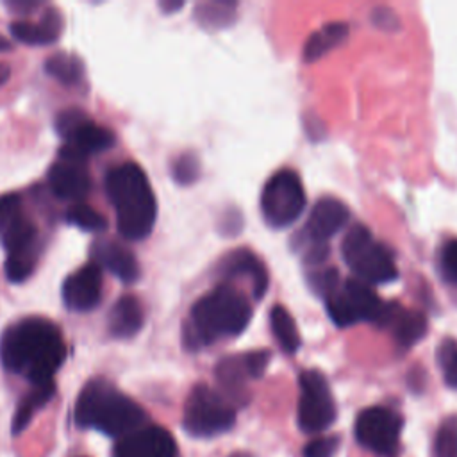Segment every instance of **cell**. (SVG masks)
Here are the masks:
<instances>
[{"mask_svg": "<svg viewBox=\"0 0 457 457\" xmlns=\"http://www.w3.org/2000/svg\"><path fill=\"white\" fill-rule=\"evenodd\" d=\"M61 328L43 316H27L11 323L0 336V361L11 373L32 386L52 382L66 359Z\"/></svg>", "mask_w": 457, "mask_h": 457, "instance_id": "1", "label": "cell"}, {"mask_svg": "<svg viewBox=\"0 0 457 457\" xmlns=\"http://www.w3.org/2000/svg\"><path fill=\"white\" fill-rule=\"evenodd\" d=\"M105 191L116 214L118 232L129 241L145 239L157 218V202L146 173L136 162L114 166L105 177Z\"/></svg>", "mask_w": 457, "mask_h": 457, "instance_id": "2", "label": "cell"}, {"mask_svg": "<svg viewBox=\"0 0 457 457\" xmlns=\"http://www.w3.org/2000/svg\"><path fill=\"white\" fill-rule=\"evenodd\" d=\"M250 320L252 307L246 296L228 284H220L191 307L184 341L191 348L211 345L220 337L241 334Z\"/></svg>", "mask_w": 457, "mask_h": 457, "instance_id": "3", "label": "cell"}, {"mask_svg": "<svg viewBox=\"0 0 457 457\" xmlns=\"http://www.w3.org/2000/svg\"><path fill=\"white\" fill-rule=\"evenodd\" d=\"M73 420L80 428H95L107 436L123 437L143 427L145 411L105 378L89 380L77 402Z\"/></svg>", "mask_w": 457, "mask_h": 457, "instance_id": "4", "label": "cell"}, {"mask_svg": "<svg viewBox=\"0 0 457 457\" xmlns=\"http://www.w3.org/2000/svg\"><path fill=\"white\" fill-rule=\"evenodd\" d=\"M0 243L7 250L5 277L16 284L27 280L37 264L41 241L18 193L0 196Z\"/></svg>", "mask_w": 457, "mask_h": 457, "instance_id": "5", "label": "cell"}, {"mask_svg": "<svg viewBox=\"0 0 457 457\" xmlns=\"http://www.w3.org/2000/svg\"><path fill=\"white\" fill-rule=\"evenodd\" d=\"M325 298L330 320L337 327H348L357 321H371L378 327H389L398 311V303H386L373 287L359 278L337 284Z\"/></svg>", "mask_w": 457, "mask_h": 457, "instance_id": "6", "label": "cell"}, {"mask_svg": "<svg viewBox=\"0 0 457 457\" xmlns=\"http://www.w3.org/2000/svg\"><path fill=\"white\" fill-rule=\"evenodd\" d=\"M341 253L346 266L366 284H386L398 277L391 250L377 241L364 225H353L346 232Z\"/></svg>", "mask_w": 457, "mask_h": 457, "instance_id": "7", "label": "cell"}, {"mask_svg": "<svg viewBox=\"0 0 457 457\" xmlns=\"http://www.w3.org/2000/svg\"><path fill=\"white\" fill-rule=\"evenodd\" d=\"M55 132L64 139L59 157L86 162L91 154H98L114 146V134L95 123L82 109L70 107L57 114Z\"/></svg>", "mask_w": 457, "mask_h": 457, "instance_id": "8", "label": "cell"}, {"mask_svg": "<svg viewBox=\"0 0 457 457\" xmlns=\"http://www.w3.org/2000/svg\"><path fill=\"white\" fill-rule=\"evenodd\" d=\"M234 421V405L221 393L205 384H198L191 389L182 418L187 434L195 437H212L227 432Z\"/></svg>", "mask_w": 457, "mask_h": 457, "instance_id": "9", "label": "cell"}, {"mask_svg": "<svg viewBox=\"0 0 457 457\" xmlns=\"http://www.w3.org/2000/svg\"><path fill=\"white\" fill-rule=\"evenodd\" d=\"M305 209V189L291 170L273 173L262 187L261 211L270 227L284 228L300 218Z\"/></svg>", "mask_w": 457, "mask_h": 457, "instance_id": "10", "label": "cell"}, {"mask_svg": "<svg viewBox=\"0 0 457 457\" xmlns=\"http://www.w3.org/2000/svg\"><path fill=\"white\" fill-rule=\"evenodd\" d=\"M336 418V403L327 378L316 371L307 370L300 375V400H298V425L305 434H320L332 425Z\"/></svg>", "mask_w": 457, "mask_h": 457, "instance_id": "11", "label": "cell"}, {"mask_svg": "<svg viewBox=\"0 0 457 457\" xmlns=\"http://www.w3.org/2000/svg\"><path fill=\"white\" fill-rule=\"evenodd\" d=\"M403 420L387 407H368L355 420V437L370 452L393 457L398 448Z\"/></svg>", "mask_w": 457, "mask_h": 457, "instance_id": "12", "label": "cell"}, {"mask_svg": "<svg viewBox=\"0 0 457 457\" xmlns=\"http://www.w3.org/2000/svg\"><path fill=\"white\" fill-rule=\"evenodd\" d=\"M112 457H177V443L162 427H141L118 439Z\"/></svg>", "mask_w": 457, "mask_h": 457, "instance_id": "13", "label": "cell"}, {"mask_svg": "<svg viewBox=\"0 0 457 457\" xmlns=\"http://www.w3.org/2000/svg\"><path fill=\"white\" fill-rule=\"evenodd\" d=\"M102 296V270L93 261L71 273L62 284L64 305L71 311H91Z\"/></svg>", "mask_w": 457, "mask_h": 457, "instance_id": "14", "label": "cell"}, {"mask_svg": "<svg viewBox=\"0 0 457 457\" xmlns=\"http://www.w3.org/2000/svg\"><path fill=\"white\" fill-rule=\"evenodd\" d=\"M350 220V209L337 198H321L312 207L305 223V234L312 245H327L325 241L337 234Z\"/></svg>", "mask_w": 457, "mask_h": 457, "instance_id": "15", "label": "cell"}, {"mask_svg": "<svg viewBox=\"0 0 457 457\" xmlns=\"http://www.w3.org/2000/svg\"><path fill=\"white\" fill-rule=\"evenodd\" d=\"M48 186L61 200H80L91 189V177L84 162L59 157L48 170Z\"/></svg>", "mask_w": 457, "mask_h": 457, "instance_id": "16", "label": "cell"}, {"mask_svg": "<svg viewBox=\"0 0 457 457\" xmlns=\"http://www.w3.org/2000/svg\"><path fill=\"white\" fill-rule=\"evenodd\" d=\"M93 262L107 268L121 282L132 284L139 278V264L134 253L114 241H95L91 246Z\"/></svg>", "mask_w": 457, "mask_h": 457, "instance_id": "17", "label": "cell"}, {"mask_svg": "<svg viewBox=\"0 0 457 457\" xmlns=\"http://www.w3.org/2000/svg\"><path fill=\"white\" fill-rule=\"evenodd\" d=\"M62 32V16L57 9H46L39 21L18 20L11 23V34L25 45H50Z\"/></svg>", "mask_w": 457, "mask_h": 457, "instance_id": "18", "label": "cell"}, {"mask_svg": "<svg viewBox=\"0 0 457 457\" xmlns=\"http://www.w3.org/2000/svg\"><path fill=\"white\" fill-rule=\"evenodd\" d=\"M220 273L223 277H246L252 280L255 298H261L268 289V273L262 262L248 250H236L230 252L221 266Z\"/></svg>", "mask_w": 457, "mask_h": 457, "instance_id": "19", "label": "cell"}, {"mask_svg": "<svg viewBox=\"0 0 457 457\" xmlns=\"http://www.w3.org/2000/svg\"><path fill=\"white\" fill-rule=\"evenodd\" d=\"M145 321L143 307L134 295H123L109 311V330L116 337H132L136 336Z\"/></svg>", "mask_w": 457, "mask_h": 457, "instance_id": "20", "label": "cell"}, {"mask_svg": "<svg viewBox=\"0 0 457 457\" xmlns=\"http://www.w3.org/2000/svg\"><path fill=\"white\" fill-rule=\"evenodd\" d=\"M55 393V384L54 380L52 382H45V384H37L34 386L23 398L21 402L18 403L16 407V412L12 416V434H21L27 425L30 423V420L34 418V414L50 402V398L54 396Z\"/></svg>", "mask_w": 457, "mask_h": 457, "instance_id": "21", "label": "cell"}, {"mask_svg": "<svg viewBox=\"0 0 457 457\" xmlns=\"http://www.w3.org/2000/svg\"><path fill=\"white\" fill-rule=\"evenodd\" d=\"M348 34V25L343 21H332L312 32L303 45V59L316 61L334 46H337Z\"/></svg>", "mask_w": 457, "mask_h": 457, "instance_id": "22", "label": "cell"}, {"mask_svg": "<svg viewBox=\"0 0 457 457\" xmlns=\"http://www.w3.org/2000/svg\"><path fill=\"white\" fill-rule=\"evenodd\" d=\"M389 327L393 328L395 339L400 345L411 346L427 334V318L420 311L398 307V311H396L395 318L391 320Z\"/></svg>", "mask_w": 457, "mask_h": 457, "instance_id": "23", "label": "cell"}, {"mask_svg": "<svg viewBox=\"0 0 457 457\" xmlns=\"http://www.w3.org/2000/svg\"><path fill=\"white\" fill-rule=\"evenodd\" d=\"M248 377L243 355L225 357L216 366V378L232 400L245 398V382Z\"/></svg>", "mask_w": 457, "mask_h": 457, "instance_id": "24", "label": "cell"}, {"mask_svg": "<svg viewBox=\"0 0 457 457\" xmlns=\"http://www.w3.org/2000/svg\"><path fill=\"white\" fill-rule=\"evenodd\" d=\"M271 332L286 353H295L300 346V334L296 323L284 305H275L270 312Z\"/></svg>", "mask_w": 457, "mask_h": 457, "instance_id": "25", "label": "cell"}, {"mask_svg": "<svg viewBox=\"0 0 457 457\" xmlns=\"http://www.w3.org/2000/svg\"><path fill=\"white\" fill-rule=\"evenodd\" d=\"M45 71L52 79H55V80H59L66 86H71V84H77L82 79L84 64L77 55L59 52V54H54L52 57L46 59Z\"/></svg>", "mask_w": 457, "mask_h": 457, "instance_id": "26", "label": "cell"}, {"mask_svg": "<svg viewBox=\"0 0 457 457\" xmlns=\"http://www.w3.org/2000/svg\"><path fill=\"white\" fill-rule=\"evenodd\" d=\"M66 221L89 232H102L107 228V220L96 209L87 204L77 202L66 212Z\"/></svg>", "mask_w": 457, "mask_h": 457, "instance_id": "27", "label": "cell"}, {"mask_svg": "<svg viewBox=\"0 0 457 457\" xmlns=\"http://www.w3.org/2000/svg\"><path fill=\"white\" fill-rule=\"evenodd\" d=\"M437 457H457V416L446 418L436 434Z\"/></svg>", "mask_w": 457, "mask_h": 457, "instance_id": "28", "label": "cell"}, {"mask_svg": "<svg viewBox=\"0 0 457 457\" xmlns=\"http://www.w3.org/2000/svg\"><path fill=\"white\" fill-rule=\"evenodd\" d=\"M437 359L443 368L445 382L452 387H457V341H443V345L437 350Z\"/></svg>", "mask_w": 457, "mask_h": 457, "instance_id": "29", "label": "cell"}, {"mask_svg": "<svg viewBox=\"0 0 457 457\" xmlns=\"http://www.w3.org/2000/svg\"><path fill=\"white\" fill-rule=\"evenodd\" d=\"M439 270L448 284L457 286V239H450L439 252Z\"/></svg>", "mask_w": 457, "mask_h": 457, "instance_id": "30", "label": "cell"}, {"mask_svg": "<svg viewBox=\"0 0 457 457\" xmlns=\"http://www.w3.org/2000/svg\"><path fill=\"white\" fill-rule=\"evenodd\" d=\"M339 446V439L334 436H320L303 446V457H332Z\"/></svg>", "mask_w": 457, "mask_h": 457, "instance_id": "31", "label": "cell"}, {"mask_svg": "<svg viewBox=\"0 0 457 457\" xmlns=\"http://www.w3.org/2000/svg\"><path fill=\"white\" fill-rule=\"evenodd\" d=\"M234 9L232 2H211V4H204L198 7V18L207 25L212 20H216L218 23H223V18L230 14V11Z\"/></svg>", "mask_w": 457, "mask_h": 457, "instance_id": "32", "label": "cell"}, {"mask_svg": "<svg viewBox=\"0 0 457 457\" xmlns=\"http://www.w3.org/2000/svg\"><path fill=\"white\" fill-rule=\"evenodd\" d=\"M270 355L271 353L268 350H253V352L243 353V361H245L250 378H259L264 373V370L270 362Z\"/></svg>", "mask_w": 457, "mask_h": 457, "instance_id": "33", "label": "cell"}, {"mask_svg": "<svg viewBox=\"0 0 457 457\" xmlns=\"http://www.w3.org/2000/svg\"><path fill=\"white\" fill-rule=\"evenodd\" d=\"M196 171H198L196 159L191 155H180V159H177V162L173 164V177L180 184H187L195 180Z\"/></svg>", "mask_w": 457, "mask_h": 457, "instance_id": "34", "label": "cell"}, {"mask_svg": "<svg viewBox=\"0 0 457 457\" xmlns=\"http://www.w3.org/2000/svg\"><path fill=\"white\" fill-rule=\"evenodd\" d=\"M9 75H11V68H9V64L0 62V86L9 79Z\"/></svg>", "mask_w": 457, "mask_h": 457, "instance_id": "35", "label": "cell"}, {"mask_svg": "<svg viewBox=\"0 0 457 457\" xmlns=\"http://www.w3.org/2000/svg\"><path fill=\"white\" fill-rule=\"evenodd\" d=\"M7 50H11V43L4 36H0V52H7Z\"/></svg>", "mask_w": 457, "mask_h": 457, "instance_id": "36", "label": "cell"}, {"mask_svg": "<svg viewBox=\"0 0 457 457\" xmlns=\"http://www.w3.org/2000/svg\"><path fill=\"white\" fill-rule=\"evenodd\" d=\"M230 457H253V455L248 452H234Z\"/></svg>", "mask_w": 457, "mask_h": 457, "instance_id": "37", "label": "cell"}]
</instances>
